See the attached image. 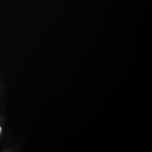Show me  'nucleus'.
I'll list each match as a JSON object with an SVG mask.
<instances>
[{
    "label": "nucleus",
    "mask_w": 152,
    "mask_h": 152,
    "mask_svg": "<svg viewBox=\"0 0 152 152\" xmlns=\"http://www.w3.org/2000/svg\"><path fill=\"white\" fill-rule=\"evenodd\" d=\"M1 127H0V132H1Z\"/></svg>",
    "instance_id": "nucleus-1"
}]
</instances>
